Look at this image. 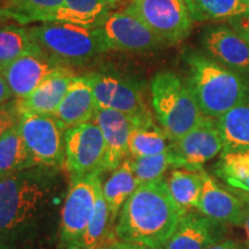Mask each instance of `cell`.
<instances>
[{"label": "cell", "instance_id": "2", "mask_svg": "<svg viewBox=\"0 0 249 249\" xmlns=\"http://www.w3.org/2000/svg\"><path fill=\"white\" fill-rule=\"evenodd\" d=\"M186 213L170 195L164 178L142 183L121 208L114 233L121 241L164 249Z\"/></svg>", "mask_w": 249, "mask_h": 249}, {"label": "cell", "instance_id": "15", "mask_svg": "<svg viewBox=\"0 0 249 249\" xmlns=\"http://www.w3.org/2000/svg\"><path fill=\"white\" fill-rule=\"evenodd\" d=\"M92 121L101 128L104 138V172L114 171L129 156L134 120L119 111L97 107Z\"/></svg>", "mask_w": 249, "mask_h": 249}, {"label": "cell", "instance_id": "13", "mask_svg": "<svg viewBox=\"0 0 249 249\" xmlns=\"http://www.w3.org/2000/svg\"><path fill=\"white\" fill-rule=\"evenodd\" d=\"M1 71L17 99L26 98L51 77L75 74L73 68L52 60L42 51L22 55Z\"/></svg>", "mask_w": 249, "mask_h": 249}, {"label": "cell", "instance_id": "4", "mask_svg": "<svg viewBox=\"0 0 249 249\" xmlns=\"http://www.w3.org/2000/svg\"><path fill=\"white\" fill-rule=\"evenodd\" d=\"M28 33L43 53L68 67L85 65L107 52L98 27L44 22L28 28Z\"/></svg>", "mask_w": 249, "mask_h": 249}, {"label": "cell", "instance_id": "25", "mask_svg": "<svg viewBox=\"0 0 249 249\" xmlns=\"http://www.w3.org/2000/svg\"><path fill=\"white\" fill-rule=\"evenodd\" d=\"M35 166L17 124L0 139V178Z\"/></svg>", "mask_w": 249, "mask_h": 249}, {"label": "cell", "instance_id": "33", "mask_svg": "<svg viewBox=\"0 0 249 249\" xmlns=\"http://www.w3.org/2000/svg\"><path fill=\"white\" fill-rule=\"evenodd\" d=\"M229 26L249 43V8L227 20Z\"/></svg>", "mask_w": 249, "mask_h": 249}, {"label": "cell", "instance_id": "24", "mask_svg": "<svg viewBox=\"0 0 249 249\" xmlns=\"http://www.w3.org/2000/svg\"><path fill=\"white\" fill-rule=\"evenodd\" d=\"M171 140L166 132L155 124L154 119L134 124L129 138V157L140 158L169 150Z\"/></svg>", "mask_w": 249, "mask_h": 249}, {"label": "cell", "instance_id": "26", "mask_svg": "<svg viewBox=\"0 0 249 249\" xmlns=\"http://www.w3.org/2000/svg\"><path fill=\"white\" fill-rule=\"evenodd\" d=\"M213 171L226 185L249 193V150L223 151Z\"/></svg>", "mask_w": 249, "mask_h": 249}, {"label": "cell", "instance_id": "5", "mask_svg": "<svg viewBox=\"0 0 249 249\" xmlns=\"http://www.w3.org/2000/svg\"><path fill=\"white\" fill-rule=\"evenodd\" d=\"M150 92L156 119L172 141L192 130L205 117L186 81L172 71L156 74Z\"/></svg>", "mask_w": 249, "mask_h": 249}, {"label": "cell", "instance_id": "9", "mask_svg": "<svg viewBox=\"0 0 249 249\" xmlns=\"http://www.w3.org/2000/svg\"><path fill=\"white\" fill-rule=\"evenodd\" d=\"M101 174L91 173L71 180L60 213L61 245L80 242L85 234L102 191Z\"/></svg>", "mask_w": 249, "mask_h": 249}, {"label": "cell", "instance_id": "37", "mask_svg": "<svg viewBox=\"0 0 249 249\" xmlns=\"http://www.w3.org/2000/svg\"><path fill=\"white\" fill-rule=\"evenodd\" d=\"M244 203H245V202H244ZM245 204H246L245 219H244V225H242V227H244L246 234H247L248 244H249V204H247V203H245Z\"/></svg>", "mask_w": 249, "mask_h": 249}, {"label": "cell", "instance_id": "38", "mask_svg": "<svg viewBox=\"0 0 249 249\" xmlns=\"http://www.w3.org/2000/svg\"><path fill=\"white\" fill-rule=\"evenodd\" d=\"M60 249H85L82 247V245L80 244V242H68V244H65V245H61V248Z\"/></svg>", "mask_w": 249, "mask_h": 249}, {"label": "cell", "instance_id": "23", "mask_svg": "<svg viewBox=\"0 0 249 249\" xmlns=\"http://www.w3.org/2000/svg\"><path fill=\"white\" fill-rule=\"evenodd\" d=\"M140 182L134 176L132 167L129 164V158L127 157L123 163L112 171L104 185H103V196L108 209L111 211V217L113 222H117V218L126 201L139 188Z\"/></svg>", "mask_w": 249, "mask_h": 249}, {"label": "cell", "instance_id": "32", "mask_svg": "<svg viewBox=\"0 0 249 249\" xmlns=\"http://www.w3.org/2000/svg\"><path fill=\"white\" fill-rule=\"evenodd\" d=\"M20 120L17 102L11 101L0 105V139L5 135L8 130L17 126Z\"/></svg>", "mask_w": 249, "mask_h": 249}, {"label": "cell", "instance_id": "8", "mask_svg": "<svg viewBox=\"0 0 249 249\" xmlns=\"http://www.w3.org/2000/svg\"><path fill=\"white\" fill-rule=\"evenodd\" d=\"M124 11L142 21L167 45L191 34L193 18L185 0H130Z\"/></svg>", "mask_w": 249, "mask_h": 249}, {"label": "cell", "instance_id": "28", "mask_svg": "<svg viewBox=\"0 0 249 249\" xmlns=\"http://www.w3.org/2000/svg\"><path fill=\"white\" fill-rule=\"evenodd\" d=\"M64 5V0H7V7L0 9L2 17L14 18L21 24L50 22L51 18Z\"/></svg>", "mask_w": 249, "mask_h": 249}, {"label": "cell", "instance_id": "11", "mask_svg": "<svg viewBox=\"0 0 249 249\" xmlns=\"http://www.w3.org/2000/svg\"><path fill=\"white\" fill-rule=\"evenodd\" d=\"M222 135L216 119L204 117L198 124L178 140L171 141L169 150L173 169L198 171L203 165L223 152Z\"/></svg>", "mask_w": 249, "mask_h": 249}, {"label": "cell", "instance_id": "6", "mask_svg": "<svg viewBox=\"0 0 249 249\" xmlns=\"http://www.w3.org/2000/svg\"><path fill=\"white\" fill-rule=\"evenodd\" d=\"M18 128L36 166L64 167L65 133L67 128L57 118L22 112Z\"/></svg>", "mask_w": 249, "mask_h": 249}, {"label": "cell", "instance_id": "31", "mask_svg": "<svg viewBox=\"0 0 249 249\" xmlns=\"http://www.w3.org/2000/svg\"><path fill=\"white\" fill-rule=\"evenodd\" d=\"M128 158L134 176L140 185L163 179L167 170L173 167V158L170 150L147 157Z\"/></svg>", "mask_w": 249, "mask_h": 249}, {"label": "cell", "instance_id": "39", "mask_svg": "<svg viewBox=\"0 0 249 249\" xmlns=\"http://www.w3.org/2000/svg\"><path fill=\"white\" fill-rule=\"evenodd\" d=\"M238 196L241 198L242 201L245 202V203L249 204V193H246V192H240L238 191Z\"/></svg>", "mask_w": 249, "mask_h": 249}, {"label": "cell", "instance_id": "21", "mask_svg": "<svg viewBox=\"0 0 249 249\" xmlns=\"http://www.w3.org/2000/svg\"><path fill=\"white\" fill-rule=\"evenodd\" d=\"M223 151L249 150V103L238 105L216 119Z\"/></svg>", "mask_w": 249, "mask_h": 249}, {"label": "cell", "instance_id": "40", "mask_svg": "<svg viewBox=\"0 0 249 249\" xmlns=\"http://www.w3.org/2000/svg\"><path fill=\"white\" fill-rule=\"evenodd\" d=\"M242 1H244V4L249 8V0H242Z\"/></svg>", "mask_w": 249, "mask_h": 249}, {"label": "cell", "instance_id": "29", "mask_svg": "<svg viewBox=\"0 0 249 249\" xmlns=\"http://www.w3.org/2000/svg\"><path fill=\"white\" fill-rule=\"evenodd\" d=\"M103 188V187H102ZM114 222L112 220L111 211L107 201L103 196V189L99 193L95 211L87 227L85 234L81 238L80 244L85 249H105L108 245L111 236V227Z\"/></svg>", "mask_w": 249, "mask_h": 249}, {"label": "cell", "instance_id": "34", "mask_svg": "<svg viewBox=\"0 0 249 249\" xmlns=\"http://www.w3.org/2000/svg\"><path fill=\"white\" fill-rule=\"evenodd\" d=\"M13 97V92L9 88L4 74H2V71H0V105L11 102V99Z\"/></svg>", "mask_w": 249, "mask_h": 249}, {"label": "cell", "instance_id": "14", "mask_svg": "<svg viewBox=\"0 0 249 249\" xmlns=\"http://www.w3.org/2000/svg\"><path fill=\"white\" fill-rule=\"evenodd\" d=\"M201 45L218 64L249 79V43L231 27L218 24L205 28Z\"/></svg>", "mask_w": 249, "mask_h": 249}, {"label": "cell", "instance_id": "12", "mask_svg": "<svg viewBox=\"0 0 249 249\" xmlns=\"http://www.w3.org/2000/svg\"><path fill=\"white\" fill-rule=\"evenodd\" d=\"M98 29L107 51L154 52L167 45L140 18L124 9L111 12Z\"/></svg>", "mask_w": 249, "mask_h": 249}, {"label": "cell", "instance_id": "35", "mask_svg": "<svg viewBox=\"0 0 249 249\" xmlns=\"http://www.w3.org/2000/svg\"><path fill=\"white\" fill-rule=\"evenodd\" d=\"M105 249H148L142 247V246H138V245H133L129 244V242H124V241H113L111 242L110 245L107 246Z\"/></svg>", "mask_w": 249, "mask_h": 249}, {"label": "cell", "instance_id": "19", "mask_svg": "<svg viewBox=\"0 0 249 249\" xmlns=\"http://www.w3.org/2000/svg\"><path fill=\"white\" fill-rule=\"evenodd\" d=\"M74 76H76L75 74H60L53 76L45 81L26 98L15 99L18 113L30 112L54 116Z\"/></svg>", "mask_w": 249, "mask_h": 249}, {"label": "cell", "instance_id": "10", "mask_svg": "<svg viewBox=\"0 0 249 249\" xmlns=\"http://www.w3.org/2000/svg\"><path fill=\"white\" fill-rule=\"evenodd\" d=\"M104 138L93 121L66 129L64 167L71 180L104 172Z\"/></svg>", "mask_w": 249, "mask_h": 249}, {"label": "cell", "instance_id": "7", "mask_svg": "<svg viewBox=\"0 0 249 249\" xmlns=\"http://www.w3.org/2000/svg\"><path fill=\"white\" fill-rule=\"evenodd\" d=\"M97 107L119 111L134 120V124L154 119L143 97L139 82L132 77L110 71L87 74Z\"/></svg>", "mask_w": 249, "mask_h": 249}, {"label": "cell", "instance_id": "3", "mask_svg": "<svg viewBox=\"0 0 249 249\" xmlns=\"http://www.w3.org/2000/svg\"><path fill=\"white\" fill-rule=\"evenodd\" d=\"M186 82L205 117L217 119L231 108L249 103V79L235 73L204 52L188 50L183 53Z\"/></svg>", "mask_w": 249, "mask_h": 249}, {"label": "cell", "instance_id": "17", "mask_svg": "<svg viewBox=\"0 0 249 249\" xmlns=\"http://www.w3.org/2000/svg\"><path fill=\"white\" fill-rule=\"evenodd\" d=\"M226 225L187 211L164 249H207L224 240Z\"/></svg>", "mask_w": 249, "mask_h": 249}, {"label": "cell", "instance_id": "18", "mask_svg": "<svg viewBox=\"0 0 249 249\" xmlns=\"http://www.w3.org/2000/svg\"><path fill=\"white\" fill-rule=\"evenodd\" d=\"M97 104L88 77L74 76L54 117L66 128L93 120Z\"/></svg>", "mask_w": 249, "mask_h": 249}, {"label": "cell", "instance_id": "30", "mask_svg": "<svg viewBox=\"0 0 249 249\" xmlns=\"http://www.w3.org/2000/svg\"><path fill=\"white\" fill-rule=\"evenodd\" d=\"M193 21L229 20L248 7L242 0H185Z\"/></svg>", "mask_w": 249, "mask_h": 249}, {"label": "cell", "instance_id": "36", "mask_svg": "<svg viewBox=\"0 0 249 249\" xmlns=\"http://www.w3.org/2000/svg\"><path fill=\"white\" fill-rule=\"evenodd\" d=\"M236 248H238V245H236L235 241L226 239V240H222L217 242V244L210 246V247L207 249H236Z\"/></svg>", "mask_w": 249, "mask_h": 249}, {"label": "cell", "instance_id": "41", "mask_svg": "<svg viewBox=\"0 0 249 249\" xmlns=\"http://www.w3.org/2000/svg\"><path fill=\"white\" fill-rule=\"evenodd\" d=\"M236 249H246V248H242V247H239V246H238V248H236Z\"/></svg>", "mask_w": 249, "mask_h": 249}, {"label": "cell", "instance_id": "27", "mask_svg": "<svg viewBox=\"0 0 249 249\" xmlns=\"http://www.w3.org/2000/svg\"><path fill=\"white\" fill-rule=\"evenodd\" d=\"M40 52L27 28L8 24L0 27V71L24 54Z\"/></svg>", "mask_w": 249, "mask_h": 249}, {"label": "cell", "instance_id": "20", "mask_svg": "<svg viewBox=\"0 0 249 249\" xmlns=\"http://www.w3.org/2000/svg\"><path fill=\"white\" fill-rule=\"evenodd\" d=\"M120 0H64L50 22L71 23L76 26L96 28L104 22L112 8Z\"/></svg>", "mask_w": 249, "mask_h": 249}, {"label": "cell", "instance_id": "1", "mask_svg": "<svg viewBox=\"0 0 249 249\" xmlns=\"http://www.w3.org/2000/svg\"><path fill=\"white\" fill-rule=\"evenodd\" d=\"M52 170L31 167L0 178V249H18L34 235L52 202Z\"/></svg>", "mask_w": 249, "mask_h": 249}, {"label": "cell", "instance_id": "22", "mask_svg": "<svg viewBox=\"0 0 249 249\" xmlns=\"http://www.w3.org/2000/svg\"><path fill=\"white\" fill-rule=\"evenodd\" d=\"M165 181L170 195L181 209L185 211L197 209L203 188V169L198 171L174 169Z\"/></svg>", "mask_w": 249, "mask_h": 249}, {"label": "cell", "instance_id": "16", "mask_svg": "<svg viewBox=\"0 0 249 249\" xmlns=\"http://www.w3.org/2000/svg\"><path fill=\"white\" fill-rule=\"evenodd\" d=\"M198 213L224 225L242 226L246 204L239 196L226 191L203 170V188L197 207Z\"/></svg>", "mask_w": 249, "mask_h": 249}]
</instances>
